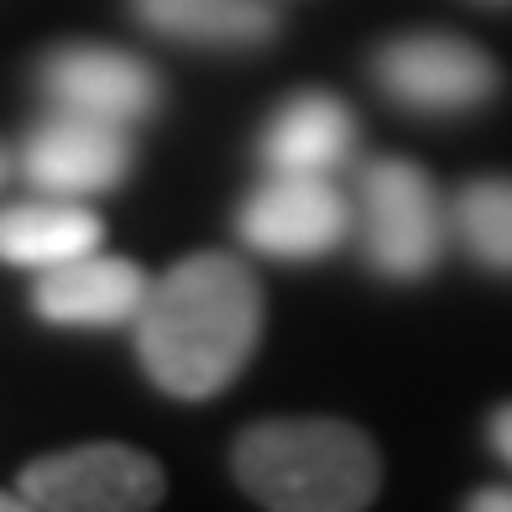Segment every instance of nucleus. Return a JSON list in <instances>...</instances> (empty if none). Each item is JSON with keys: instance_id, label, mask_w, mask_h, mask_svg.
<instances>
[{"instance_id": "f8f14e48", "label": "nucleus", "mask_w": 512, "mask_h": 512, "mask_svg": "<svg viewBox=\"0 0 512 512\" xmlns=\"http://www.w3.org/2000/svg\"><path fill=\"white\" fill-rule=\"evenodd\" d=\"M142 27L178 42H215V48H246L267 42L277 16L267 0H131Z\"/></svg>"}, {"instance_id": "f257e3e1", "label": "nucleus", "mask_w": 512, "mask_h": 512, "mask_svg": "<svg viewBox=\"0 0 512 512\" xmlns=\"http://www.w3.org/2000/svg\"><path fill=\"white\" fill-rule=\"evenodd\" d=\"M262 335V288L225 251L178 262L147 288L136 314V356L168 398L199 403L241 377Z\"/></svg>"}, {"instance_id": "0eeeda50", "label": "nucleus", "mask_w": 512, "mask_h": 512, "mask_svg": "<svg viewBox=\"0 0 512 512\" xmlns=\"http://www.w3.org/2000/svg\"><path fill=\"white\" fill-rule=\"evenodd\" d=\"M377 84L408 110L450 115L471 110L497 89V63L476 42L450 32H408L377 53Z\"/></svg>"}, {"instance_id": "9d476101", "label": "nucleus", "mask_w": 512, "mask_h": 512, "mask_svg": "<svg viewBox=\"0 0 512 512\" xmlns=\"http://www.w3.org/2000/svg\"><path fill=\"white\" fill-rule=\"evenodd\" d=\"M256 152H262L267 173L335 178L356 157V115L345 100L324 95V89H309V95H293L288 105H277Z\"/></svg>"}, {"instance_id": "dca6fc26", "label": "nucleus", "mask_w": 512, "mask_h": 512, "mask_svg": "<svg viewBox=\"0 0 512 512\" xmlns=\"http://www.w3.org/2000/svg\"><path fill=\"white\" fill-rule=\"evenodd\" d=\"M16 507H27V502H21V492H16V497H6V492H0V512H16Z\"/></svg>"}, {"instance_id": "9b49d317", "label": "nucleus", "mask_w": 512, "mask_h": 512, "mask_svg": "<svg viewBox=\"0 0 512 512\" xmlns=\"http://www.w3.org/2000/svg\"><path fill=\"white\" fill-rule=\"evenodd\" d=\"M100 236L105 225L95 209H84V199L42 194V199H21L0 209V262L27 267V272L74 262V256L95 251Z\"/></svg>"}, {"instance_id": "1a4fd4ad", "label": "nucleus", "mask_w": 512, "mask_h": 512, "mask_svg": "<svg viewBox=\"0 0 512 512\" xmlns=\"http://www.w3.org/2000/svg\"><path fill=\"white\" fill-rule=\"evenodd\" d=\"M152 277L126 262V256H100L84 251L63 267L37 272L32 309L48 324H79V330H110V324H136L147 304Z\"/></svg>"}, {"instance_id": "39448f33", "label": "nucleus", "mask_w": 512, "mask_h": 512, "mask_svg": "<svg viewBox=\"0 0 512 512\" xmlns=\"http://www.w3.org/2000/svg\"><path fill=\"white\" fill-rule=\"evenodd\" d=\"M351 199L335 189V178L314 173H267V183L256 189L236 230L251 251L277 256V262H314V256L335 251L351 230Z\"/></svg>"}, {"instance_id": "7ed1b4c3", "label": "nucleus", "mask_w": 512, "mask_h": 512, "mask_svg": "<svg viewBox=\"0 0 512 512\" xmlns=\"http://www.w3.org/2000/svg\"><path fill=\"white\" fill-rule=\"evenodd\" d=\"M450 241V215L434 178L408 157H377L361 173V246L371 272L413 283L439 267Z\"/></svg>"}, {"instance_id": "4468645a", "label": "nucleus", "mask_w": 512, "mask_h": 512, "mask_svg": "<svg viewBox=\"0 0 512 512\" xmlns=\"http://www.w3.org/2000/svg\"><path fill=\"white\" fill-rule=\"evenodd\" d=\"M471 512H512V492L507 486H481L471 497Z\"/></svg>"}, {"instance_id": "f3484780", "label": "nucleus", "mask_w": 512, "mask_h": 512, "mask_svg": "<svg viewBox=\"0 0 512 512\" xmlns=\"http://www.w3.org/2000/svg\"><path fill=\"white\" fill-rule=\"evenodd\" d=\"M0 178H6V152H0Z\"/></svg>"}, {"instance_id": "ddd939ff", "label": "nucleus", "mask_w": 512, "mask_h": 512, "mask_svg": "<svg viewBox=\"0 0 512 512\" xmlns=\"http://www.w3.org/2000/svg\"><path fill=\"white\" fill-rule=\"evenodd\" d=\"M455 236L492 272H512V178H476L455 194Z\"/></svg>"}, {"instance_id": "6e6552de", "label": "nucleus", "mask_w": 512, "mask_h": 512, "mask_svg": "<svg viewBox=\"0 0 512 512\" xmlns=\"http://www.w3.org/2000/svg\"><path fill=\"white\" fill-rule=\"evenodd\" d=\"M42 95L58 110H79V115H95V121L136 126L157 110L162 89H157V74L136 53L74 42V48L48 53V63H42Z\"/></svg>"}, {"instance_id": "f03ea898", "label": "nucleus", "mask_w": 512, "mask_h": 512, "mask_svg": "<svg viewBox=\"0 0 512 512\" xmlns=\"http://www.w3.org/2000/svg\"><path fill=\"white\" fill-rule=\"evenodd\" d=\"M236 481L272 512H356L377 502L371 439L340 418H272L236 439Z\"/></svg>"}, {"instance_id": "423d86ee", "label": "nucleus", "mask_w": 512, "mask_h": 512, "mask_svg": "<svg viewBox=\"0 0 512 512\" xmlns=\"http://www.w3.org/2000/svg\"><path fill=\"white\" fill-rule=\"evenodd\" d=\"M131 126L95 121L79 110H58L42 115L21 142V178L37 194H63V199H89L115 189L131 173Z\"/></svg>"}, {"instance_id": "2eb2a0df", "label": "nucleus", "mask_w": 512, "mask_h": 512, "mask_svg": "<svg viewBox=\"0 0 512 512\" xmlns=\"http://www.w3.org/2000/svg\"><path fill=\"white\" fill-rule=\"evenodd\" d=\"M492 445L502 450V460L512 465V403L507 408H497V418H492Z\"/></svg>"}, {"instance_id": "20e7f679", "label": "nucleus", "mask_w": 512, "mask_h": 512, "mask_svg": "<svg viewBox=\"0 0 512 512\" xmlns=\"http://www.w3.org/2000/svg\"><path fill=\"white\" fill-rule=\"evenodd\" d=\"M21 502L42 512H142L162 502V471L136 445H74L21 471Z\"/></svg>"}]
</instances>
